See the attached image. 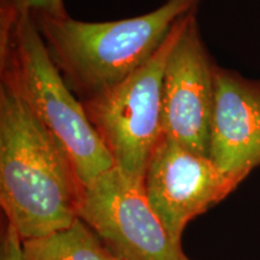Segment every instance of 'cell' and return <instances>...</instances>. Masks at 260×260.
<instances>
[{
  "instance_id": "6da1fadb",
  "label": "cell",
  "mask_w": 260,
  "mask_h": 260,
  "mask_svg": "<svg viewBox=\"0 0 260 260\" xmlns=\"http://www.w3.org/2000/svg\"><path fill=\"white\" fill-rule=\"evenodd\" d=\"M86 186L59 140L14 87L0 83V205L22 241L80 219Z\"/></svg>"
},
{
  "instance_id": "7a4b0ae2",
  "label": "cell",
  "mask_w": 260,
  "mask_h": 260,
  "mask_svg": "<svg viewBox=\"0 0 260 260\" xmlns=\"http://www.w3.org/2000/svg\"><path fill=\"white\" fill-rule=\"evenodd\" d=\"M204 0H165L153 11L110 22L34 18L52 61L81 103L115 88L157 53L172 27Z\"/></svg>"
},
{
  "instance_id": "3957f363",
  "label": "cell",
  "mask_w": 260,
  "mask_h": 260,
  "mask_svg": "<svg viewBox=\"0 0 260 260\" xmlns=\"http://www.w3.org/2000/svg\"><path fill=\"white\" fill-rule=\"evenodd\" d=\"M0 63L2 80L17 90L39 121L59 140L84 186L115 168L82 103L52 61L30 16H16L0 8Z\"/></svg>"
},
{
  "instance_id": "277c9868",
  "label": "cell",
  "mask_w": 260,
  "mask_h": 260,
  "mask_svg": "<svg viewBox=\"0 0 260 260\" xmlns=\"http://www.w3.org/2000/svg\"><path fill=\"white\" fill-rule=\"evenodd\" d=\"M197 12V11H194ZM182 17L157 53L115 88L83 102L90 124L115 167L144 184L148 162L162 138L161 92L165 67L191 14Z\"/></svg>"
},
{
  "instance_id": "5b68a950",
  "label": "cell",
  "mask_w": 260,
  "mask_h": 260,
  "mask_svg": "<svg viewBox=\"0 0 260 260\" xmlns=\"http://www.w3.org/2000/svg\"><path fill=\"white\" fill-rule=\"evenodd\" d=\"M80 219L122 260H182V246L171 240L146 197L144 184L116 167L86 186Z\"/></svg>"
},
{
  "instance_id": "8992f818",
  "label": "cell",
  "mask_w": 260,
  "mask_h": 260,
  "mask_svg": "<svg viewBox=\"0 0 260 260\" xmlns=\"http://www.w3.org/2000/svg\"><path fill=\"white\" fill-rule=\"evenodd\" d=\"M241 183L209 157L162 136L148 162L144 188L169 236L181 245L188 224L222 203Z\"/></svg>"
},
{
  "instance_id": "52a82bcc",
  "label": "cell",
  "mask_w": 260,
  "mask_h": 260,
  "mask_svg": "<svg viewBox=\"0 0 260 260\" xmlns=\"http://www.w3.org/2000/svg\"><path fill=\"white\" fill-rule=\"evenodd\" d=\"M200 32L198 11L189 16L162 77V136L209 157L214 104V71Z\"/></svg>"
},
{
  "instance_id": "ba28073f",
  "label": "cell",
  "mask_w": 260,
  "mask_h": 260,
  "mask_svg": "<svg viewBox=\"0 0 260 260\" xmlns=\"http://www.w3.org/2000/svg\"><path fill=\"white\" fill-rule=\"evenodd\" d=\"M209 158L243 182L260 167V80L217 65Z\"/></svg>"
},
{
  "instance_id": "9c48e42d",
  "label": "cell",
  "mask_w": 260,
  "mask_h": 260,
  "mask_svg": "<svg viewBox=\"0 0 260 260\" xmlns=\"http://www.w3.org/2000/svg\"><path fill=\"white\" fill-rule=\"evenodd\" d=\"M23 242L25 260H110L112 254L90 228L77 219L68 229Z\"/></svg>"
},
{
  "instance_id": "30bf717a",
  "label": "cell",
  "mask_w": 260,
  "mask_h": 260,
  "mask_svg": "<svg viewBox=\"0 0 260 260\" xmlns=\"http://www.w3.org/2000/svg\"><path fill=\"white\" fill-rule=\"evenodd\" d=\"M0 8L16 16L28 15L32 18H68L64 0H2Z\"/></svg>"
},
{
  "instance_id": "8fae6325",
  "label": "cell",
  "mask_w": 260,
  "mask_h": 260,
  "mask_svg": "<svg viewBox=\"0 0 260 260\" xmlns=\"http://www.w3.org/2000/svg\"><path fill=\"white\" fill-rule=\"evenodd\" d=\"M0 260H25L22 239L15 228L8 222L2 233Z\"/></svg>"
},
{
  "instance_id": "7c38bea8",
  "label": "cell",
  "mask_w": 260,
  "mask_h": 260,
  "mask_svg": "<svg viewBox=\"0 0 260 260\" xmlns=\"http://www.w3.org/2000/svg\"><path fill=\"white\" fill-rule=\"evenodd\" d=\"M110 260H122V259H119V258H116V256H113V255H112V258L110 259Z\"/></svg>"
},
{
  "instance_id": "4fadbf2b",
  "label": "cell",
  "mask_w": 260,
  "mask_h": 260,
  "mask_svg": "<svg viewBox=\"0 0 260 260\" xmlns=\"http://www.w3.org/2000/svg\"><path fill=\"white\" fill-rule=\"evenodd\" d=\"M182 260H190V259H189V258H188V256L186 255V256H184V258H183V259H182Z\"/></svg>"
}]
</instances>
